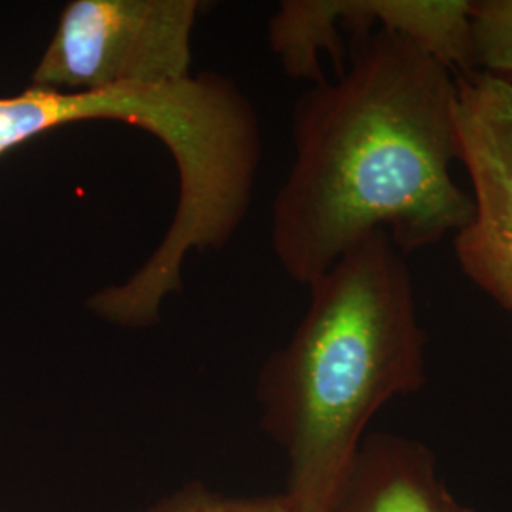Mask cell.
Listing matches in <instances>:
<instances>
[{
	"instance_id": "1",
	"label": "cell",
	"mask_w": 512,
	"mask_h": 512,
	"mask_svg": "<svg viewBox=\"0 0 512 512\" xmlns=\"http://www.w3.org/2000/svg\"><path fill=\"white\" fill-rule=\"evenodd\" d=\"M456 76L391 33L359 37L336 80L315 82L293 112V165L272 207V249L310 287L382 232L404 255L456 236L475 215L452 164Z\"/></svg>"
},
{
	"instance_id": "2",
	"label": "cell",
	"mask_w": 512,
	"mask_h": 512,
	"mask_svg": "<svg viewBox=\"0 0 512 512\" xmlns=\"http://www.w3.org/2000/svg\"><path fill=\"white\" fill-rule=\"evenodd\" d=\"M427 384L406 255L382 232L363 239L310 285L293 336L260 368V425L287 461L296 512H329L372 418Z\"/></svg>"
},
{
	"instance_id": "3",
	"label": "cell",
	"mask_w": 512,
	"mask_h": 512,
	"mask_svg": "<svg viewBox=\"0 0 512 512\" xmlns=\"http://www.w3.org/2000/svg\"><path fill=\"white\" fill-rule=\"evenodd\" d=\"M200 0H73L31 74V86L86 93L162 88L192 76Z\"/></svg>"
},
{
	"instance_id": "4",
	"label": "cell",
	"mask_w": 512,
	"mask_h": 512,
	"mask_svg": "<svg viewBox=\"0 0 512 512\" xmlns=\"http://www.w3.org/2000/svg\"><path fill=\"white\" fill-rule=\"evenodd\" d=\"M456 141L475 215L454 236L459 270L512 315V82L458 74Z\"/></svg>"
},
{
	"instance_id": "5",
	"label": "cell",
	"mask_w": 512,
	"mask_h": 512,
	"mask_svg": "<svg viewBox=\"0 0 512 512\" xmlns=\"http://www.w3.org/2000/svg\"><path fill=\"white\" fill-rule=\"evenodd\" d=\"M473 0H285L268 23V42L293 78L325 80L321 54L342 59V33L378 31L406 38L454 74L476 73L471 50Z\"/></svg>"
},
{
	"instance_id": "6",
	"label": "cell",
	"mask_w": 512,
	"mask_h": 512,
	"mask_svg": "<svg viewBox=\"0 0 512 512\" xmlns=\"http://www.w3.org/2000/svg\"><path fill=\"white\" fill-rule=\"evenodd\" d=\"M456 501L427 444L395 433H366L329 512H450Z\"/></svg>"
},
{
	"instance_id": "7",
	"label": "cell",
	"mask_w": 512,
	"mask_h": 512,
	"mask_svg": "<svg viewBox=\"0 0 512 512\" xmlns=\"http://www.w3.org/2000/svg\"><path fill=\"white\" fill-rule=\"evenodd\" d=\"M471 50L476 73L512 82V0H473Z\"/></svg>"
},
{
	"instance_id": "8",
	"label": "cell",
	"mask_w": 512,
	"mask_h": 512,
	"mask_svg": "<svg viewBox=\"0 0 512 512\" xmlns=\"http://www.w3.org/2000/svg\"><path fill=\"white\" fill-rule=\"evenodd\" d=\"M141 512H296L283 494L228 495L203 482H188L158 497Z\"/></svg>"
},
{
	"instance_id": "9",
	"label": "cell",
	"mask_w": 512,
	"mask_h": 512,
	"mask_svg": "<svg viewBox=\"0 0 512 512\" xmlns=\"http://www.w3.org/2000/svg\"><path fill=\"white\" fill-rule=\"evenodd\" d=\"M450 512H478L476 509H473V507H467V505H463V503H459V501H456L454 503V507H452V511Z\"/></svg>"
}]
</instances>
